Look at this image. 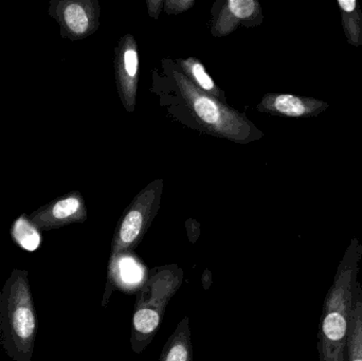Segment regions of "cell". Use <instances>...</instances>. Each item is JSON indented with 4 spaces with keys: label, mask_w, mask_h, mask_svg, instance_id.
Returning a JSON list of instances; mask_svg holds the SVG:
<instances>
[{
    "label": "cell",
    "mask_w": 362,
    "mask_h": 361,
    "mask_svg": "<svg viewBox=\"0 0 362 361\" xmlns=\"http://www.w3.org/2000/svg\"><path fill=\"white\" fill-rule=\"evenodd\" d=\"M362 262V244L353 237L325 297L318 333L319 361H348L349 329Z\"/></svg>",
    "instance_id": "6da1fadb"
},
{
    "label": "cell",
    "mask_w": 362,
    "mask_h": 361,
    "mask_svg": "<svg viewBox=\"0 0 362 361\" xmlns=\"http://www.w3.org/2000/svg\"><path fill=\"white\" fill-rule=\"evenodd\" d=\"M37 316L25 269L14 268L0 290V348L14 361H32Z\"/></svg>",
    "instance_id": "7a4b0ae2"
},
{
    "label": "cell",
    "mask_w": 362,
    "mask_h": 361,
    "mask_svg": "<svg viewBox=\"0 0 362 361\" xmlns=\"http://www.w3.org/2000/svg\"><path fill=\"white\" fill-rule=\"evenodd\" d=\"M171 71L183 103L200 129L238 144L261 139L263 133L244 114L202 93L189 82L177 66H174Z\"/></svg>",
    "instance_id": "3957f363"
},
{
    "label": "cell",
    "mask_w": 362,
    "mask_h": 361,
    "mask_svg": "<svg viewBox=\"0 0 362 361\" xmlns=\"http://www.w3.org/2000/svg\"><path fill=\"white\" fill-rule=\"evenodd\" d=\"M163 180L156 179L140 191L125 209L112 241V259L134 249L146 235L160 208Z\"/></svg>",
    "instance_id": "277c9868"
},
{
    "label": "cell",
    "mask_w": 362,
    "mask_h": 361,
    "mask_svg": "<svg viewBox=\"0 0 362 361\" xmlns=\"http://www.w3.org/2000/svg\"><path fill=\"white\" fill-rule=\"evenodd\" d=\"M48 13L59 23L62 37L72 42L84 40L99 29L98 0H51Z\"/></svg>",
    "instance_id": "5b68a950"
},
{
    "label": "cell",
    "mask_w": 362,
    "mask_h": 361,
    "mask_svg": "<svg viewBox=\"0 0 362 361\" xmlns=\"http://www.w3.org/2000/svg\"><path fill=\"white\" fill-rule=\"evenodd\" d=\"M115 78L121 103L129 112H135L139 86L140 61L133 34H125L115 48Z\"/></svg>",
    "instance_id": "8992f818"
},
{
    "label": "cell",
    "mask_w": 362,
    "mask_h": 361,
    "mask_svg": "<svg viewBox=\"0 0 362 361\" xmlns=\"http://www.w3.org/2000/svg\"><path fill=\"white\" fill-rule=\"evenodd\" d=\"M87 216L86 203L82 194L78 191H72L32 212L29 218L40 231H50L76 223H84Z\"/></svg>",
    "instance_id": "52a82bcc"
},
{
    "label": "cell",
    "mask_w": 362,
    "mask_h": 361,
    "mask_svg": "<svg viewBox=\"0 0 362 361\" xmlns=\"http://www.w3.org/2000/svg\"><path fill=\"white\" fill-rule=\"evenodd\" d=\"M218 4L221 8L213 6L214 10L216 8L211 25V33L214 37L229 35L240 25L259 27L263 23L261 4L257 0H228Z\"/></svg>",
    "instance_id": "ba28073f"
},
{
    "label": "cell",
    "mask_w": 362,
    "mask_h": 361,
    "mask_svg": "<svg viewBox=\"0 0 362 361\" xmlns=\"http://www.w3.org/2000/svg\"><path fill=\"white\" fill-rule=\"evenodd\" d=\"M329 108V104L322 100L289 93H267L257 106L259 112L293 119L316 118Z\"/></svg>",
    "instance_id": "9c48e42d"
},
{
    "label": "cell",
    "mask_w": 362,
    "mask_h": 361,
    "mask_svg": "<svg viewBox=\"0 0 362 361\" xmlns=\"http://www.w3.org/2000/svg\"><path fill=\"white\" fill-rule=\"evenodd\" d=\"M176 66L194 86L197 87L202 93H208L218 101L226 103L225 93L217 86L199 59L196 57L178 59Z\"/></svg>",
    "instance_id": "30bf717a"
},
{
    "label": "cell",
    "mask_w": 362,
    "mask_h": 361,
    "mask_svg": "<svg viewBox=\"0 0 362 361\" xmlns=\"http://www.w3.org/2000/svg\"><path fill=\"white\" fill-rule=\"evenodd\" d=\"M348 361H362V286L357 283L351 311L350 329H349Z\"/></svg>",
    "instance_id": "8fae6325"
},
{
    "label": "cell",
    "mask_w": 362,
    "mask_h": 361,
    "mask_svg": "<svg viewBox=\"0 0 362 361\" xmlns=\"http://www.w3.org/2000/svg\"><path fill=\"white\" fill-rule=\"evenodd\" d=\"M341 25L346 42L353 47L362 46V11L357 0H337Z\"/></svg>",
    "instance_id": "7c38bea8"
},
{
    "label": "cell",
    "mask_w": 362,
    "mask_h": 361,
    "mask_svg": "<svg viewBox=\"0 0 362 361\" xmlns=\"http://www.w3.org/2000/svg\"><path fill=\"white\" fill-rule=\"evenodd\" d=\"M10 235L13 242L28 252L36 251L42 243V231L25 213L13 222Z\"/></svg>",
    "instance_id": "4fadbf2b"
},
{
    "label": "cell",
    "mask_w": 362,
    "mask_h": 361,
    "mask_svg": "<svg viewBox=\"0 0 362 361\" xmlns=\"http://www.w3.org/2000/svg\"><path fill=\"white\" fill-rule=\"evenodd\" d=\"M191 345L187 326L180 328L175 336L172 337L160 361H189Z\"/></svg>",
    "instance_id": "5bb4252c"
},
{
    "label": "cell",
    "mask_w": 362,
    "mask_h": 361,
    "mask_svg": "<svg viewBox=\"0 0 362 361\" xmlns=\"http://www.w3.org/2000/svg\"><path fill=\"white\" fill-rule=\"evenodd\" d=\"M160 324V314L155 307H140L134 316V329L141 335H152Z\"/></svg>",
    "instance_id": "9a60e30c"
},
{
    "label": "cell",
    "mask_w": 362,
    "mask_h": 361,
    "mask_svg": "<svg viewBox=\"0 0 362 361\" xmlns=\"http://www.w3.org/2000/svg\"><path fill=\"white\" fill-rule=\"evenodd\" d=\"M195 4V0H165L163 8L168 15H178L187 12Z\"/></svg>",
    "instance_id": "2e32d148"
},
{
    "label": "cell",
    "mask_w": 362,
    "mask_h": 361,
    "mask_svg": "<svg viewBox=\"0 0 362 361\" xmlns=\"http://www.w3.org/2000/svg\"><path fill=\"white\" fill-rule=\"evenodd\" d=\"M146 6H148V12L150 17L158 19L163 8H165V1L163 0H148Z\"/></svg>",
    "instance_id": "e0dca14e"
}]
</instances>
